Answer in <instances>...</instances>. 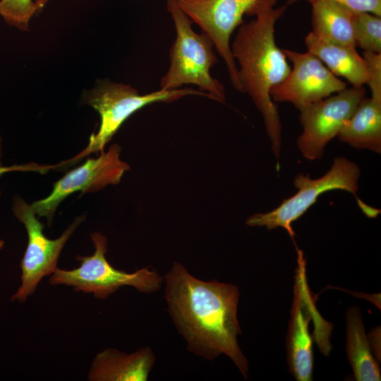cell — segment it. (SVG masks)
<instances>
[{
	"label": "cell",
	"mask_w": 381,
	"mask_h": 381,
	"mask_svg": "<svg viewBox=\"0 0 381 381\" xmlns=\"http://www.w3.org/2000/svg\"><path fill=\"white\" fill-rule=\"evenodd\" d=\"M287 8L286 5L265 9L255 18L238 27L231 45L238 64L241 92L247 93L260 112L272 151L278 161L282 147V124L271 89L282 82L291 67L275 42L274 28Z\"/></svg>",
	"instance_id": "obj_2"
},
{
	"label": "cell",
	"mask_w": 381,
	"mask_h": 381,
	"mask_svg": "<svg viewBox=\"0 0 381 381\" xmlns=\"http://www.w3.org/2000/svg\"><path fill=\"white\" fill-rule=\"evenodd\" d=\"M168 312L188 349L208 360L226 355L245 379L248 361L237 341L238 288L230 283L200 280L174 262L164 277Z\"/></svg>",
	"instance_id": "obj_1"
},
{
	"label": "cell",
	"mask_w": 381,
	"mask_h": 381,
	"mask_svg": "<svg viewBox=\"0 0 381 381\" xmlns=\"http://www.w3.org/2000/svg\"><path fill=\"white\" fill-rule=\"evenodd\" d=\"M296 250L298 266L286 337L287 363L289 372L296 380L310 381L313 377V351L308 325L313 316V304L306 282L303 253Z\"/></svg>",
	"instance_id": "obj_12"
},
{
	"label": "cell",
	"mask_w": 381,
	"mask_h": 381,
	"mask_svg": "<svg viewBox=\"0 0 381 381\" xmlns=\"http://www.w3.org/2000/svg\"><path fill=\"white\" fill-rule=\"evenodd\" d=\"M1 156V138H0V159ZM0 165H1V160H0Z\"/></svg>",
	"instance_id": "obj_25"
},
{
	"label": "cell",
	"mask_w": 381,
	"mask_h": 381,
	"mask_svg": "<svg viewBox=\"0 0 381 381\" xmlns=\"http://www.w3.org/2000/svg\"><path fill=\"white\" fill-rule=\"evenodd\" d=\"M56 168V165L49 166V165H38L35 163L27 164H20V165H13L9 167H4L0 165V176L4 175L6 173L11 171H37L40 173H45L49 171L50 169Z\"/></svg>",
	"instance_id": "obj_22"
},
{
	"label": "cell",
	"mask_w": 381,
	"mask_h": 381,
	"mask_svg": "<svg viewBox=\"0 0 381 381\" xmlns=\"http://www.w3.org/2000/svg\"><path fill=\"white\" fill-rule=\"evenodd\" d=\"M365 95L363 87L352 86L300 111L303 132L297 146L303 157L316 160L322 157L326 145L338 135Z\"/></svg>",
	"instance_id": "obj_9"
},
{
	"label": "cell",
	"mask_w": 381,
	"mask_h": 381,
	"mask_svg": "<svg viewBox=\"0 0 381 381\" xmlns=\"http://www.w3.org/2000/svg\"><path fill=\"white\" fill-rule=\"evenodd\" d=\"M95 252L90 256H78V267L67 270L57 268L49 279L53 285L64 284L75 291L92 294L106 299L123 286H131L138 291L150 294L161 288L164 278L151 268L144 267L128 273L111 265L107 258V238L102 234H91Z\"/></svg>",
	"instance_id": "obj_5"
},
{
	"label": "cell",
	"mask_w": 381,
	"mask_h": 381,
	"mask_svg": "<svg viewBox=\"0 0 381 381\" xmlns=\"http://www.w3.org/2000/svg\"><path fill=\"white\" fill-rule=\"evenodd\" d=\"M302 0H286V6ZM310 4L320 0H305ZM342 4L356 11L370 12L381 16V0H332Z\"/></svg>",
	"instance_id": "obj_21"
},
{
	"label": "cell",
	"mask_w": 381,
	"mask_h": 381,
	"mask_svg": "<svg viewBox=\"0 0 381 381\" xmlns=\"http://www.w3.org/2000/svg\"><path fill=\"white\" fill-rule=\"evenodd\" d=\"M50 0H35L38 11L41 10Z\"/></svg>",
	"instance_id": "obj_23"
},
{
	"label": "cell",
	"mask_w": 381,
	"mask_h": 381,
	"mask_svg": "<svg viewBox=\"0 0 381 381\" xmlns=\"http://www.w3.org/2000/svg\"><path fill=\"white\" fill-rule=\"evenodd\" d=\"M293 64L286 78L270 90L275 102H290L299 111L346 88L314 54L282 49Z\"/></svg>",
	"instance_id": "obj_11"
},
{
	"label": "cell",
	"mask_w": 381,
	"mask_h": 381,
	"mask_svg": "<svg viewBox=\"0 0 381 381\" xmlns=\"http://www.w3.org/2000/svg\"><path fill=\"white\" fill-rule=\"evenodd\" d=\"M304 42L308 52L316 56L334 75L346 78L353 87L367 84L366 64L356 47L324 42L311 32Z\"/></svg>",
	"instance_id": "obj_15"
},
{
	"label": "cell",
	"mask_w": 381,
	"mask_h": 381,
	"mask_svg": "<svg viewBox=\"0 0 381 381\" xmlns=\"http://www.w3.org/2000/svg\"><path fill=\"white\" fill-rule=\"evenodd\" d=\"M167 6L176 35L169 51L170 66L161 78L159 89L171 90L192 84L211 99L224 102V86L210 74V68L218 61L212 41L205 32L193 30V22L174 0H167Z\"/></svg>",
	"instance_id": "obj_3"
},
{
	"label": "cell",
	"mask_w": 381,
	"mask_h": 381,
	"mask_svg": "<svg viewBox=\"0 0 381 381\" xmlns=\"http://www.w3.org/2000/svg\"><path fill=\"white\" fill-rule=\"evenodd\" d=\"M356 47L365 52L381 53V18L370 12L356 11L354 16Z\"/></svg>",
	"instance_id": "obj_18"
},
{
	"label": "cell",
	"mask_w": 381,
	"mask_h": 381,
	"mask_svg": "<svg viewBox=\"0 0 381 381\" xmlns=\"http://www.w3.org/2000/svg\"><path fill=\"white\" fill-rule=\"evenodd\" d=\"M337 137L354 148L380 154L381 100L364 97Z\"/></svg>",
	"instance_id": "obj_16"
},
{
	"label": "cell",
	"mask_w": 381,
	"mask_h": 381,
	"mask_svg": "<svg viewBox=\"0 0 381 381\" xmlns=\"http://www.w3.org/2000/svg\"><path fill=\"white\" fill-rule=\"evenodd\" d=\"M188 95L210 96L190 87L171 90L159 89L142 95L135 87L124 83L102 80L84 94L83 100L95 109L100 116V126L97 133L90 137L87 147L76 156L61 164H74L85 156L102 152L104 146L112 138L123 122L133 113L145 106L155 102L169 103Z\"/></svg>",
	"instance_id": "obj_4"
},
{
	"label": "cell",
	"mask_w": 381,
	"mask_h": 381,
	"mask_svg": "<svg viewBox=\"0 0 381 381\" xmlns=\"http://www.w3.org/2000/svg\"><path fill=\"white\" fill-rule=\"evenodd\" d=\"M311 32L320 40L334 44L356 47V11L332 0L311 3Z\"/></svg>",
	"instance_id": "obj_14"
},
{
	"label": "cell",
	"mask_w": 381,
	"mask_h": 381,
	"mask_svg": "<svg viewBox=\"0 0 381 381\" xmlns=\"http://www.w3.org/2000/svg\"><path fill=\"white\" fill-rule=\"evenodd\" d=\"M360 176V168L355 162L344 157H336L329 170L320 178L311 179L309 174H298L294 179V185L298 190L294 195L284 200L272 211L250 216L246 224L250 226H265L268 230L282 227L293 237L291 224L316 202L322 193L342 190L351 193L359 201L356 193Z\"/></svg>",
	"instance_id": "obj_6"
},
{
	"label": "cell",
	"mask_w": 381,
	"mask_h": 381,
	"mask_svg": "<svg viewBox=\"0 0 381 381\" xmlns=\"http://www.w3.org/2000/svg\"><path fill=\"white\" fill-rule=\"evenodd\" d=\"M32 0H0V16L10 25L28 31L29 21L37 11Z\"/></svg>",
	"instance_id": "obj_19"
},
{
	"label": "cell",
	"mask_w": 381,
	"mask_h": 381,
	"mask_svg": "<svg viewBox=\"0 0 381 381\" xmlns=\"http://www.w3.org/2000/svg\"><path fill=\"white\" fill-rule=\"evenodd\" d=\"M363 57L367 67V85L371 92V97L381 100V53L363 51Z\"/></svg>",
	"instance_id": "obj_20"
},
{
	"label": "cell",
	"mask_w": 381,
	"mask_h": 381,
	"mask_svg": "<svg viewBox=\"0 0 381 381\" xmlns=\"http://www.w3.org/2000/svg\"><path fill=\"white\" fill-rule=\"evenodd\" d=\"M346 351L353 369L354 378L358 381H380V369L373 356L365 332L360 309L351 306L346 314Z\"/></svg>",
	"instance_id": "obj_17"
},
{
	"label": "cell",
	"mask_w": 381,
	"mask_h": 381,
	"mask_svg": "<svg viewBox=\"0 0 381 381\" xmlns=\"http://www.w3.org/2000/svg\"><path fill=\"white\" fill-rule=\"evenodd\" d=\"M155 361L149 347L130 354L104 349L94 358L87 377L91 381H146Z\"/></svg>",
	"instance_id": "obj_13"
},
{
	"label": "cell",
	"mask_w": 381,
	"mask_h": 381,
	"mask_svg": "<svg viewBox=\"0 0 381 381\" xmlns=\"http://www.w3.org/2000/svg\"><path fill=\"white\" fill-rule=\"evenodd\" d=\"M4 242L2 240H0V250H1L4 248Z\"/></svg>",
	"instance_id": "obj_24"
},
{
	"label": "cell",
	"mask_w": 381,
	"mask_h": 381,
	"mask_svg": "<svg viewBox=\"0 0 381 381\" xmlns=\"http://www.w3.org/2000/svg\"><path fill=\"white\" fill-rule=\"evenodd\" d=\"M178 7L212 41L224 60L234 87L241 92L238 66L232 54L230 38L244 23L243 16L257 13L275 6L277 0H174Z\"/></svg>",
	"instance_id": "obj_7"
},
{
	"label": "cell",
	"mask_w": 381,
	"mask_h": 381,
	"mask_svg": "<svg viewBox=\"0 0 381 381\" xmlns=\"http://www.w3.org/2000/svg\"><path fill=\"white\" fill-rule=\"evenodd\" d=\"M13 210L16 218L24 224L28 237L20 262L21 285L11 297V301L23 302L35 292L42 278L57 269L58 259L64 245L83 217L76 218L59 238L49 239L44 234V225L37 218L31 205L16 197Z\"/></svg>",
	"instance_id": "obj_8"
},
{
	"label": "cell",
	"mask_w": 381,
	"mask_h": 381,
	"mask_svg": "<svg viewBox=\"0 0 381 381\" xmlns=\"http://www.w3.org/2000/svg\"><path fill=\"white\" fill-rule=\"evenodd\" d=\"M120 147L114 144L107 152H101L98 157L88 159L65 174L55 183L48 196L31 205L36 215L45 217L51 224L57 207L69 195L77 191L95 192L119 183L129 169V166L120 159Z\"/></svg>",
	"instance_id": "obj_10"
}]
</instances>
